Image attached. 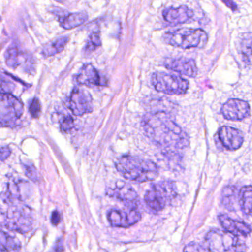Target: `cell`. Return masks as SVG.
Listing matches in <instances>:
<instances>
[{"instance_id": "6da1fadb", "label": "cell", "mask_w": 252, "mask_h": 252, "mask_svg": "<svg viewBox=\"0 0 252 252\" xmlns=\"http://www.w3.org/2000/svg\"><path fill=\"white\" fill-rule=\"evenodd\" d=\"M144 127L147 136L158 145L181 150L189 144L187 132L177 125L169 112L149 113L144 117Z\"/></svg>"}, {"instance_id": "7a4b0ae2", "label": "cell", "mask_w": 252, "mask_h": 252, "mask_svg": "<svg viewBox=\"0 0 252 252\" xmlns=\"http://www.w3.org/2000/svg\"><path fill=\"white\" fill-rule=\"evenodd\" d=\"M116 166L125 179L134 182L154 181L158 176V167L154 162L135 156H123L118 160Z\"/></svg>"}, {"instance_id": "3957f363", "label": "cell", "mask_w": 252, "mask_h": 252, "mask_svg": "<svg viewBox=\"0 0 252 252\" xmlns=\"http://www.w3.org/2000/svg\"><path fill=\"white\" fill-rule=\"evenodd\" d=\"M207 39V34L202 29L184 28L167 32L163 35V40L166 44L183 49L204 46Z\"/></svg>"}, {"instance_id": "277c9868", "label": "cell", "mask_w": 252, "mask_h": 252, "mask_svg": "<svg viewBox=\"0 0 252 252\" xmlns=\"http://www.w3.org/2000/svg\"><path fill=\"white\" fill-rule=\"evenodd\" d=\"M34 222L31 208L24 205H15L8 208L5 215L2 214V225L10 230L24 234L32 229Z\"/></svg>"}, {"instance_id": "5b68a950", "label": "cell", "mask_w": 252, "mask_h": 252, "mask_svg": "<svg viewBox=\"0 0 252 252\" xmlns=\"http://www.w3.org/2000/svg\"><path fill=\"white\" fill-rule=\"evenodd\" d=\"M205 246L209 252H241L246 246L239 241L237 236L227 231L212 230L206 237Z\"/></svg>"}, {"instance_id": "8992f818", "label": "cell", "mask_w": 252, "mask_h": 252, "mask_svg": "<svg viewBox=\"0 0 252 252\" xmlns=\"http://www.w3.org/2000/svg\"><path fill=\"white\" fill-rule=\"evenodd\" d=\"M152 84L156 91L167 95H184L189 89V82L187 79L160 72L153 73Z\"/></svg>"}, {"instance_id": "52a82bcc", "label": "cell", "mask_w": 252, "mask_h": 252, "mask_svg": "<svg viewBox=\"0 0 252 252\" xmlns=\"http://www.w3.org/2000/svg\"><path fill=\"white\" fill-rule=\"evenodd\" d=\"M23 113V104L11 94H2L0 101V122L2 126H11Z\"/></svg>"}, {"instance_id": "ba28073f", "label": "cell", "mask_w": 252, "mask_h": 252, "mask_svg": "<svg viewBox=\"0 0 252 252\" xmlns=\"http://www.w3.org/2000/svg\"><path fill=\"white\" fill-rule=\"evenodd\" d=\"M141 215L136 208L126 206L125 209H113L107 214L111 225L118 228H128L140 221Z\"/></svg>"}, {"instance_id": "9c48e42d", "label": "cell", "mask_w": 252, "mask_h": 252, "mask_svg": "<svg viewBox=\"0 0 252 252\" xmlns=\"http://www.w3.org/2000/svg\"><path fill=\"white\" fill-rule=\"evenodd\" d=\"M67 107L75 116H82L88 114L93 110L92 96L85 90L75 88L69 97Z\"/></svg>"}, {"instance_id": "30bf717a", "label": "cell", "mask_w": 252, "mask_h": 252, "mask_svg": "<svg viewBox=\"0 0 252 252\" xmlns=\"http://www.w3.org/2000/svg\"><path fill=\"white\" fill-rule=\"evenodd\" d=\"M221 112L227 120L242 121L250 114V107L246 101L233 98L222 105Z\"/></svg>"}, {"instance_id": "8fae6325", "label": "cell", "mask_w": 252, "mask_h": 252, "mask_svg": "<svg viewBox=\"0 0 252 252\" xmlns=\"http://www.w3.org/2000/svg\"><path fill=\"white\" fill-rule=\"evenodd\" d=\"M163 65L168 70L177 72L189 77H195L197 74V65L193 60L186 58H168L164 60Z\"/></svg>"}, {"instance_id": "7c38bea8", "label": "cell", "mask_w": 252, "mask_h": 252, "mask_svg": "<svg viewBox=\"0 0 252 252\" xmlns=\"http://www.w3.org/2000/svg\"><path fill=\"white\" fill-rule=\"evenodd\" d=\"M218 136L223 147L231 151L240 148L244 141L242 132L231 126H222L219 129Z\"/></svg>"}, {"instance_id": "4fadbf2b", "label": "cell", "mask_w": 252, "mask_h": 252, "mask_svg": "<svg viewBox=\"0 0 252 252\" xmlns=\"http://www.w3.org/2000/svg\"><path fill=\"white\" fill-rule=\"evenodd\" d=\"M76 80L80 85L88 87L103 86L107 85L101 73L91 64H86L80 69Z\"/></svg>"}, {"instance_id": "5bb4252c", "label": "cell", "mask_w": 252, "mask_h": 252, "mask_svg": "<svg viewBox=\"0 0 252 252\" xmlns=\"http://www.w3.org/2000/svg\"><path fill=\"white\" fill-rule=\"evenodd\" d=\"M110 194L114 198L125 203L126 206L135 207V203L138 200L135 190L126 183H117L116 187L112 189Z\"/></svg>"}, {"instance_id": "9a60e30c", "label": "cell", "mask_w": 252, "mask_h": 252, "mask_svg": "<svg viewBox=\"0 0 252 252\" xmlns=\"http://www.w3.org/2000/svg\"><path fill=\"white\" fill-rule=\"evenodd\" d=\"M194 12L187 6L178 8H166L163 12V17L167 23L170 24L179 25L187 23L191 20Z\"/></svg>"}, {"instance_id": "2e32d148", "label": "cell", "mask_w": 252, "mask_h": 252, "mask_svg": "<svg viewBox=\"0 0 252 252\" xmlns=\"http://www.w3.org/2000/svg\"><path fill=\"white\" fill-rule=\"evenodd\" d=\"M221 225L225 231L231 233L236 236H247L252 232V228L250 225L242 221L231 219L226 215H220L218 217Z\"/></svg>"}, {"instance_id": "e0dca14e", "label": "cell", "mask_w": 252, "mask_h": 252, "mask_svg": "<svg viewBox=\"0 0 252 252\" xmlns=\"http://www.w3.org/2000/svg\"><path fill=\"white\" fill-rule=\"evenodd\" d=\"M31 185L25 181L14 180L8 184L7 196L10 200L24 201L30 196Z\"/></svg>"}, {"instance_id": "ac0fdd59", "label": "cell", "mask_w": 252, "mask_h": 252, "mask_svg": "<svg viewBox=\"0 0 252 252\" xmlns=\"http://www.w3.org/2000/svg\"><path fill=\"white\" fill-rule=\"evenodd\" d=\"M240 191L235 186H227L222 189L221 202L230 212H236L240 208Z\"/></svg>"}, {"instance_id": "d6986e66", "label": "cell", "mask_w": 252, "mask_h": 252, "mask_svg": "<svg viewBox=\"0 0 252 252\" xmlns=\"http://www.w3.org/2000/svg\"><path fill=\"white\" fill-rule=\"evenodd\" d=\"M144 201L150 209L155 212H159L164 209L167 200L163 194L156 187H152V189L144 196Z\"/></svg>"}, {"instance_id": "ffe728a7", "label": "cell", "mask_w": 252, "mask_h": 252, "mask_svg": "<svg viewBox=\"0 0 252 252\" xmlns=\"http://www.w3.org/2000/svg\"><path fill=\"white\" fill-rule=\"evenodd\" d=\"M88 14L83 12L73 13L60 19V25L66 30L75 29L83 25L88 20Z\"/></svg>"}, {"instance_id": "44dd1931", "label": "cell", "mask_w": 252, "mask_h": 252, "mask_svg": "<svg viewBox=\"0 0 252 252\" xmlns=\"http://www.w3.org/2000/svg\"><path fill=\"white\" fill-rule=\"evenodd\" d=\"M68 42L69 38L67 36L57 38L51 41L42 48V55L45 58L57 55L64 49Z\"/></svg>"}, {"instance_id": "7402d4cb", "label": "cell", "mask_w": 252, "mask_h": 252, "mask_svg": "<svg viewBox=\"0 0 252 252\" xmlns=\"http://www.w3.org/2000/svg\"><path fill=\"white\" fill-rule=\"evenodd\" d=\"M240 203L242 211L252 216V187L247 186L240 189Z\"/></svg>"}, {"instance_id": "603a6c76", "label": "cell", "mask_w": 252, "mask_h": 252, "mask_svg": "<svg viewBox=\"0 0 252 252\" xmlns=\"http://www.w3.org/2000/svg\"><path fill=\"white\" fill-rule=\"evenodd\" d=\"M153 187H156L166 197L167 201L175 200L178 195V189L176 185L172 181H163L157 184H153Z\"/></svg>"}, {"instance_id": "cb8c5ba5", "label": "cell", "mask_w": 252, "mask_h": 252, "mask_svg": "<svg viewBox=\"0 0 252 252\" xmlns=\"http://www.w3.org/2000/svg\"><path fill=\"white\" fill-rule=\"evenodd\" d=\"M0 242H1V251L2 252L19 251L21 248V244L19 240L3 231L1 232Z\"/></svg>"}, {"instance_id": "d4e9b609", "label": "cell", "mask_w": 252, "mask_h": 252, "mask_svg": "<svg viewBox=\"0 0 252 252\" xmlns=\"http://www.w3.org/2000/svg\"><path fill=\"white\" fill-rule=\"evenodd\" d=\"M23 57L17 47H11L5 53V63L10 68L16 69L22 64Z\"/></svg>"}, {"instance_id": "484cf974", "label": "cell", "mask_w": 252, "mask_h": 252, "mask_svg": "<svg viewBox=\"0 0 252 252\" xmlns=\"http://www.w3.org/2000/svg\"><path fill=\"white\" fill-rule=\"evenodd\" d=\"M101 34L98 32H94L90 35L87 42L86 46L85 48V52L91 54L93 51H95L97 48L101 46Z\"/></svg>"}, {"instance_id": "4316f807", "label": "cell", "mask_w": 252, "mask_h": 252, "mask_svg": "<svg viewBox=\"0 0 252 252\" xmlns=\"http://www.w3.org/2000/svg\"><path fill=\"white\" fill-rule=\"evenodd\" d=\"M242 55L247 64H252V39H246L242 43Z\"/></svg>"}, {"instance_id": "83f0119b", "label": "cell", "mask_w": 252, "mask_h": 252, "mask_svg": "<svg viewBox=\"0 0 252 252\" xmlns=\"http://www.w3.org/2000/svg\"><path fill=\"white\" fill-rule=\"evenodd\" d=\"M60 128L64 132H70L74 127V120L70 115H64L60 119Z\"/></svg>"}, {"instance_id": "f1b7e54d", "label": "cell", "mask_w": 252, "mask_h": 252, "mask_svg": "<svg viewBox=\"0 0 252 252\" xmlns=\"http://www.w3.org/2000/svg\"><path fill=\"white\" fill-rule=\"evenodd\" d=\"M29 112L32 117L38 118L41 113L40 102L37 98H33L29 106Z\"/></svg>"}, {"instance_id": "f546056e", "label": "cell", "mask_w": 252, "mask_h": 252, "mask_svg": "<svg viewBox=\"0 0 252 252\" xmlns=\"http://www.w3.org/2000/svg\"><path fill=\"white\" fill-rule=\"evenodd\" d=\"M184 252H209L206 246H202L200 243H190L184 248Z\"/></svg>"}, {"instance_id": "4dcf8cb0", "label": "cell", "mask_w": 252, "mask_h": 252, "mask_svg": "<svg viewBox=\"0 0 252 252\" xmlns=\"http://www.w3.org/2000/svg\"><path fill=\"white\" fill-rule=\"evenodd\" d=\"M25 168H26V175L31 180L34 182L38 181L37 172L33 166H26Z\"/></svg>"}, {"instance_id": "1f68e13d", "label": "cell", "mask_w": 252, "mask_h": 252, "mask_svg": "<svg viewBox=\"0 0 252 252\" xmlns=\"http://www.w3.org/2000/svg\"><path fill=\"white\" fill-rule=\"evenodd\" d=\"M13 89H14V85H13V83L8 82V81L5 80L4 78H2L1 93H2V94H11Z\"/></svg>"}, {"instance_id": "d6a6232c", "label": "cell", "mask_w": 252, "mask_h": 252, "mask_svg": "<svg viewBox=\"0 0 252 252\" xmlns=\"http://www.w3.org/2000/svg\"><path fill=\"white\" fill-rule=\"evenodd\" d=\"M60 222V215L59 212L57 211H54L52 213V216H51V222L54 225H58Z\"/></svg>"}, {"instance_id": "836d02e7", "label": "cell", "mask_w": 252, "mask_h": 252, "mask_svg": "<svg viewBox=\"0 0 252 252\" xmlns=\"http://www.w3.org/2000/svg\"><path fill=\"white\" fill-rule=\"evenodd\" d=\"M10 154H11V150L7 147H2V149H1V159H2V161L6 159L10 156Z\"/></svg>"}, {"instance_id": "e575fe53", "label": "cell", "mask_w": 252, "mask_h": 252, "mask_svg": "<svg viewBox=\"0 0 252 252\" xmlns=\"http://www.w3.org/2000/svg\"><path fill=\"white\" fill-rule=\"evenodd\" d=\"M222 1L225 4L226 6H228V8H231L233 11L237 9V5H236V4L233 2L232 0H222Z\"/></svg>"}]
</instances>
